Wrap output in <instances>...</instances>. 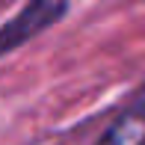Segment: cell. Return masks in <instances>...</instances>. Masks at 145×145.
I'll return each instance as SVG.
<instances>
[{
    "mask_svg": "<svg viewBox=\"0 0 145 145\" xmlns=\"http://www.w3.org/2000/svg\"><path fill=\"white\" fill-rule=\"evenodd\" d=\"M65 12H68V0H30L9 24L0 27V59L27 44L30 39H36L39 33H44L48 27H54Z\"/></svg>",
    "mask_w": 145,
    "mask_h": 145,
    "instance_id": "cell-1",
    "label": "cell"
},
{
    "mask_svg": "<svg viewBox=\"0 0 145 145\" xmlns=\"http://www.w3.org/2000/svg\"><path fill=\"white\" fill-rule=\"evenodd\" d=\"M98 145H145V116L139 110L124 113L113 127L101 136Z\"/></svg>",
    "mask_w": 145,
    "mask_h": 145,
    "instance_id": "cell-2",
    "label": "cell"
},
{
    "mask_svg": "<svg viewBox=\"0 0 145 145\" xmlns=\"http://www.w3.org/2000/svg\"><path fill=\"white\" fill-rule=\"evenodd\" d=\"M133 110H139V113L145 116V89L139 92V98H136V104H133Z\"/></svg>",
    "mask_w": 145,
    "mask_h": 145,
    "instance_id": "cell-3",
    "label": "cell"
}]
</instances>
